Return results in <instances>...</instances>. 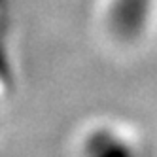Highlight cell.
<instances>
[{
  "label": "cell",
  "instance_id": "6da1fadb",
  "mask_svg": "<svg viewBox=\"0 0 157 157\" xmlns=\"http://www.w3.org/2000/svg\"><path fill=\"white\" fill-rule=\"evenodd\" d=\"M82 157H138L134 146L114 129L98 127L85 136Z\"/></svg>",
  "mask_w": 157,
  "mask_h": 157
}]
</instances>
